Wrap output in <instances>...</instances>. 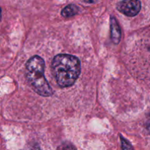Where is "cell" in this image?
Returning <instances> with one entry per match:
<instances>
[{"label":"cell","instance_id":"cell-6","mask_svg":"<svg viewBox=\"0 0 150 150\" xmlns=\"http://www.w3.org/2000/svg\"><path fill=\"white\" fill-rule=\"evenodd\" d=\"M121 138V144H122V148L123 150H134L133 149V146H131V144L125 139V138H123L122 136H120Z\"/></svg>","mask_w":150,"mask_h":150},{"label":"cell","instance_id":"cell-7","mask_svg":"<svg viewBox=\"0 0 150 150\" xmlns=\"http://www.w3.org/2000/svg\"><path fill=\"white\" fill-rule=\"evenodd\" d=\"M62 150H76V149L70 143H64L62 145Z\"/></svg>","mask_w":150,"mask_h":150},{"label":"cell","instance_id":"cell-5","mask_svg":"<svg viewBox=\"0 0 150 150\" xmlns=\"http://www.w3.org/2000/svg\"><path fill=\"white\" fill-rule=\"evenodd\" d=\"M79 11V8L78 6L75 4H69L66 6L62 10V16L64 18H69L74 16L75 15L77 14Z\"/></svg>","mask_w":150,"mask_h":150},{"label":"cell","instance_id":"cell-3","mask_svg":"<svg viewBox=\"0 0 150 150\" xmlns=\"http://www.w3.org/2000/svg\"><path fill=\"white\" fill-rule=\"evenodd\" d=\"M142 3L140 0H122L117 5V9L125 16L133 17L140 12Z\"/></svg>","mask_w":150,"mask_h":150},{"label":"cell","instance_id":"cell-9","mask_svg":"<svg viewBox=\"0 0 150 150\" xmlns=\"http://www.w3.org/2000/svg\"><path fill=\"white\" fill-rule=\"evenodd\" d=\"M86 2H88V3H93V2H95V1H97V0H84Z\"/></svg>","mask_w":150,"mask_h":150},{"label":"cell","instance_id":"cell-1","mask_svg":"<svg viewBox=\"0 0 150 150\" xmlns=\"http://www.w3.org/2000/svg\"><path fill=\"white\" fill-rule=\"evenodd\" d=\"M51 69L58 85L62 88H67L72 86L79 78L81 74V63L75 56L59 54L53 59Z\"/></svg>","mask_w":150,"mask_h":150},{"label":"cell","instance_id":"cell-4","mask_svg":"<svg viewBox=\"0 0 150 150\" xmlns=\"http://www.w3.org/2000/svg\"><path fill=\"white\" fill-rule=\"evenodd\" d=\"M110 26H111V41L114 44H118L121 40V29L117 19L114 16H111L110 19Z\"/></svg>","mask_w":150,"mask_h":150},{"label":"cell","instance_id":"cell-8","mask_svg":"<svg viewBox=\"0 0 150 150\" xmlns=\"http://www.w3.org/2000/svg\"><path fill=\"white\" fill-rule=\"evenodd\" d=\"M146 128L147 129L148 132L150 134V112L149 114L146 116Z\"/></svg>","mask_w":150,"mask_h":150},{"label":"cell","instance_id":"cell-10","mask_svg":"<svg viewBox=\"0 0 150 150\" xmlns=\"http://www.w3.org/2000/svg\"><path fill=\"white\" fill-rule=\"evenodd\" d=\"M1 7H0V21H1Z\"/></svg>","mask_w":150,"mask_h":150},{"label":"cell","instance_id":"cell-2","mask_svg":"<svg viewBox=\"0 0 150 150\" xmlns=\"http://www.w3.org/2000/svg\"><path fill=\"white\" fill-rule=\"evenodd\" d=\"M45 61L41 57L35 55L26 64V76L32 89L42 96L53 95L54 91L44 76Z\"/></svg>","mask_w":150,"mask_h":150}]
</instances>
